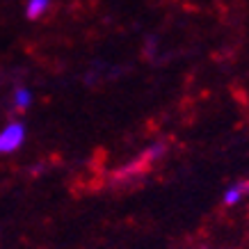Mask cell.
Here are the masks:
<instances>
[{
	"label": "cell",
	"mask_w": 249,
	"mask_h": 249,
	"mask_svg": "<svg viewBox=\"0 0 249 249\" xmlns=\"http://www.w3.org/2000/svg\"><path fill=\"white\" fill-rule=\"evenodd\" d=\"M25 142V126L21 121H12L0 130V153H14Z\"/></svg>",
	"instance_id": "6da1fadb"
},
{
	"label": "cell",
	"mask_w": 249,
	"mask_h": 249,
	"mask_svg": "<svg viewBox=\"0 0 249 249\" xmlns=\"http://www.w3.org/2000/svg\"><path fill=\"white\" fill-rule=\"evenodd\" d=\"M46 7H48V0H30V5L25 9V16H28L30 21H35V18H39V16L44 14Z\"/></svg>",
	"instance_id": "7a4b0ae2"
},
{
	"label": "cell",
	"mask_w": 249,
	"mask_h": 249,
	"mask_svg": "<svg viewBox=\"0 0 249 249\" xmlns=\"http://www.w3.org/2000/svg\"><path fill=\"white\" fill-rule=\"evenodd\" d=\"M32 103V94L30 89H25V87H18L14 94V106L18 107V110H28Z\"/></svg>",
	"instance_id": "3957f363"
},
{
	"label": "cell",
	"mask_w": 249,
	"mask_h": 249,
	"mask_svg": "<svg viewBox=\"0 0 249 249\" xmlns=\"http://www.w3.org/2000/svg\"><path fill=\"white\" fill-rule=\"evenodd\" d=\"M242 190L238 188V183H235V185H231V188L227 190V192H224V204L227 206H235V204H240L242 201Z\"/></svg>",
	"instance_id": "277c9868"
}]
</instances>
